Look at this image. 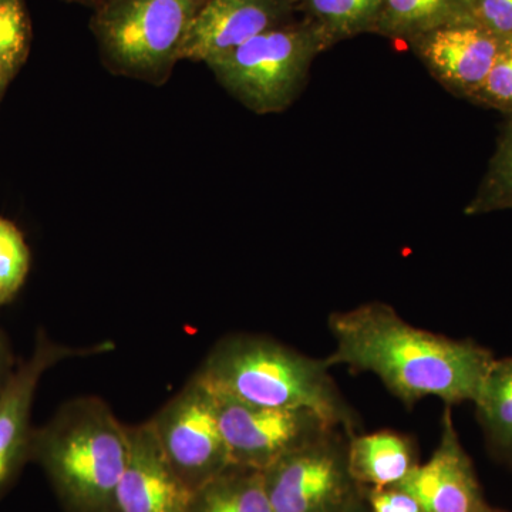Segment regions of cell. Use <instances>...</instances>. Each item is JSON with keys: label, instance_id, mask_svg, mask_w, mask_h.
I'll return each mask as SVG.
<instances>
[{"label": "cell", "instance_id": "1", "mask_svg": "<svg viewBox=\"0 0 512 512\" xmlns=\"http://www.w3.org/2000/svg\"><path fill=\"white\" fill-rule=\"evenodd\" d=\"M328 323L335 340L329 367L373 373L407 409L430 396L446 406L476 402L495 360L476 340L416 328L379 301L333 312Z\"/></svg>", "mask_w": 512, "mask_h": 512}, {"label": "cell", "instance_id": "2", "mask_svg": "<svg viewBox=\"0 0 512 512\" xmlns=\"http://www.w3.org/2000/svg\"><path fill=\"white\" fill-rule=\"evenodd\" d=\"M325 359L303 355L278 340L232 333L215 343L194 377L212 393L255 406L306 410L353 436L360 420Z\"/></svg>", "mask_w": 512, "mask_h": 512}, {"label": "cell", "instance_id": "3", "mask_svg": "<svg viewBox=\"0 0 512 512\" xmlns=\"http://www.w3.org/2000/svg\"><path fill=\"white\" fill-rule=\"evenodd\" d=\"M128 431L100 397L62 404L33 431L30 460L45 470L64 512H117Z\"/></svg>", "mask_w": 512, "mask_h": 512}, {"label": "cell", "instance_id": "4", "mask_svg": "<svg viewBox=\"0 0 512 512\" xmlns=\"http://www.w3.org/2000/svg\"><path fill=\"white\" fill-rule=\"evenodd\" d=\"M207 0H107L90 19L110 73L163 86L171 79L195 18Z\"/></svg>", "mask_w": 512, "mask_h": 512}, {"label": "cell", "instance_id": "5", "mask_svg": "<svg viewBox=\"0 0 512 512\" xmlns=\"http://www.w3.org/2000/svg\"><path fill=\"white\" fill-rule=\"evenodd\" d=\"M330 47L318 26L295 19L205 64L248 110L282 113L302 93L316 57Z\"/></svg>", "mask_w": 512, "mask_h": 512}, {"label": "cell", "instance_id": "6", "mask_svg": "<svg viewBox=\"0 0 512 512\" xmlns=\"http://www.w3.org/2000/svg\"><path fill=\"white\" fill-rule=\"evenodd\" d=\"M165 460L194 493L232 466L214 400L192 376L150 420Z\"/></svg>", "mask_w": 512, "mask_h": 512}, {"label": "cell", "instance_id": "7", "mask_svg": "<svg viewBox=\"0 0 512 512\" xmlns=\"http://www.w3.org/2000/svg\"><path fill=\"white\" fill-rule=\"evenodd\" d=\"M348 439L342 430L288 454L265 471L274 512H339L359 490L348 468Z\"/></svg>", "mask_w": 512, "mask_h": 512}, {"label": "cell", "instance_id": "8", "mask_svg": "<svg viewBox=\"0 0 512 512\" xmlns=\"http://www.w3.org/2000/svg\"><path fill=\"white\" fill-rule=\"evenodd\" d=\"M211 394L232 466L265 473L288 454L333 429L306 410L255 406Z\"/></svg>", "mask_w": 512, "mask_h": 512}, {"label": "cell", "instance_id": "9", "mask_svg": "<svg viewBox=\"0 0 512 512\" xmlns=\"http://www.w3.org/2000/svg\"><path fill=\"white\" fill-rule=\"evenodd\" d=\"M114 345L103 342L90 348H72L55 342L39 330L32 353L16 366L8 383L0 390V495L19 476L30 460L32 447V407L37 387L50 369L74 357L110 352Z\"/></svg>", "mask_w": 512, "mask_h": 512}, {"label": "cell", "instance_id": "10", "mask_svg": "<svg viewBox=\"0 0 512 512\" xmlns=\"http://www.w3.org/2000/svg\"><path fill=\"white\" fill-rule=\"evenodd\" d=\"M503 40L471 22L429 30L406 45L443 89L470 101L493 69Z\"/></svg>", "mask_w": 512, "mask_h": 512}, {"label": "cell", "instance_id": "11", "mask_svg": "<svg viewBox=\"0 0 512 512\" xmlns=\"http://www.w3.org/2000/svg\"><path fill=\"white\" fill-rule=\"evenodd\" d=\"M296 0H207L192 23L181 59L207 63L296 19Z\"/></svg>", "mask_w": 512, "mask_h": 512}, {"label": "cell", "instance_id": "12", "mask_svg": "<svg viewBox=\"0 0 512 512\" xmlns=\"http://www.w3.org/2000/svg\"><path fill=\"white\" fill-rule=\"evenodd\" d=\"M399 487L426 512H481L487 507L476 468L454 426L451 406H446L441 419L436 450Z\"/></svg>", "mask_w": 512, "mask_h": 512}, {"label": "cell", "instance_id": "13", "mask_svg": "<svg viewBox=\"0 0 512 512\" xmlns=\"http://www.w3.org/2000/svg\"><path fill=\"white\" fill-rule=\"evenodd\" d=\"M128 457L117 512H187L192 491L165 460L150 423L127 426Z\"/></svg>", "mask_w": 512, "mask_h": 512}, {"label": "cell", "instance_id": "14", "mask_svg": "<svg viewBox=\"0 0 512 512\" xmlns=\"http://www.w3.org/2000/svg\"><path fill=\"white\" fill-rule=\"evenodd\" d=\"M417 448L406 434L383 430L348 439V468L357 487H397L419 466Z\"/></svg>", "mask_w": 512, "mask_h": 512}, {"label": "cell", "instance_id": "15", "mask_svg": "<svg viewBox=\"0 0 512 512\" xmlns=\"http://www.w3.org/2000/svg\"><path fill=\"white\" fill-rule=\"evenodd\" d=\"M471 22L474 0H386L375 35L406 43L441 26Z\"/></svg>", "mask_w": 512, "mask_h": 512}, {"label": "cell", "instance_id": "16", "mask_svg": "<svg viewBox=\"0 0 512 512\" xmlns=\"http://www.w3.org/2000/svg\"><path fill=\"white\" fill-rule=\"evenodd\" d=\"M474 404L491 457L512 468V356L494 360Z\"/></svg>", "mask_w": 512, "mask_h": 512}, {"label": "cell", "instance_id": "17", "mask_svg": "<svg viewBox=\"0 0 512 512\" xmlns=\"http://www.w3.org/2000/svg\"><path fill=\"white\" fill-rule=\"evenodd\" d=\"M187 512H274L261 471L231 466L191 495Z\"/></svg>", "mask_w": 512, "mask_h": 512}, {"label": "cell", "instance_id": "18", "mask_svg": "<svg viewBox=\"0 0 512 512\" xmlns=\"http://www.w3.org/2000/svg\"><path fill=\"white\" fill-rule=\"evenodd\" d=\"M386 0H296L302 19L318 26L330 46L375 33Z\"/></svg>", "mask_w": 512, "mask_h": 512}, {"label": "cell", "instance_id": "19", "mask_svg": "<svg viewBox=\"0 0 512 512\" xmlns=\"http://www.w3.org/2000/svg\"><path fill=\"white\" fill-rule=\"evenodd\" d=\"M508 210H512V114L505 116L493 157L464 212L476 217Z\"/></svg>", "mask_w": 512, "mask_h": 512}, {"label": "cell", "instance_id": "20", "mask_svg": "<svg viewBox=\"0 0 512 512\" xmlns=\"http://www.w3.org/2000/svg\"><path fill=\"white\" fill-rule=\"evenodd\" d=\"M32 29L23 0H0V84L8 87L29 55Z\"/></svg>", "mask_w": 512, "mask_h": 512}, {"label": "cell", "instance_id": "21", "mask_svg": "<svg viewBox=\"0 0 512 512\" xmlns=\"http://www.w3.org/2000/svg\"><path fill=\"white\" fill-rule=\"evenodd\" d=\"M30 269V251L20 229L0 217V309L16 298Z\"/></svg>", "mask_w": 512, "mask_h": 512}, {"label": "cell", "instance_id": "22", "mask_svg": "<svg viewBox=\"0 0 512 512\" xmlns=\"http://www.w3.org/2000/svg\"><path fill=\"white\" fill-rule=\"evenodd\" d=\"M470 103L512 114V39H504L487 79Z\"/></svg>", "mask_w": 512, "mask_h": 512}, {"label": "cell", "instance_id": "23", "mask_svg": "<svg viewBox=\"0 0 512 512\" xmlns=\"http://www.w3.org/2000/svg\"><path fill=\"white\" fill-rule=\"evenodd\" d=\"M474 22L501 39H512V0H474Z\"/></svg>", "mask_w": 512, "mask_h": 512}, {"label": "cell", "instance_id": "24", "mask_svg": "<svg viewBox=\"0 0 512 512\" xmlns=\"http://www.w3.org/2000/svg\"><path fill=\"white\" fill-rule=\"evenodd\" d=\"M362 493L372 512H426L419 501L399 485L387 488H365Z\"/></svg>", "mask_w": 512, "mask_h": 512}, {"label": "cell", "instance_id": "25", "mask_svg": "<svg viewBox=\"0 0 512 512\" xmlns=\"http://www.w3.org/2000/svg\"><path fill=\"white\" fill-rule=\"evenodd\" d=\"M16 366L18 365H16L8 339H6L3 330L0 329V390L8 383L9 377L12 376Z\"/></svg>", "mask_w": 512, "mask_h": 512}, {"label": "cell", "instance_id": "26", "mask_svg": "<svg viewBox=\"0 0 512 512\" xmlns=\"http://www.w3.org/2000/svg\"><path fill=\"white\" fill-rule=\"evenodd\" d=\"M340 512H372L370 511L369 505H367V501L365 495H363L362 490H357L355 494L352 495V498L345 504V507L340 510Z\"/></svg>", "mask_w": 512, "mask_h": 512}, {"label": "cell", "instance_id": "27", "mask_svg": "<svg viewBox=\"0 0 512 512\" xmlns=\"http://www.w3.org/2000/svg\"><path fill=\"white\" fill-rule=\"evenodd\" d=\"M64 2L76 3V5L86 6L92 10L99 8L107 0H64Z\"/></svg>", "mask_w": 512, "mask_h": 512}, {"label": "cell", "instance_id": "28", "mask_svg": "<svg viewBox=\"0 0 512 512\" xmlns=\"http://www.w3.org/2000/svg\"><path fill=\"white\" fill-rule=\"evenodd\" d=\"M481 512H507L504 510H498V508L490 507V505H487V507L484 508Z\"/></svg>", "mask_w": 512, "mask_h": 512}, {"label": "cell", "instance_id": "29", "mask_svg": "<svg viewBox=\"0 0 512 512\" xmlns=\"http://www.w3.org/2000/svg\"><path fill=\"white\" fill-rule=\"evenodd\" d=\"M6 87H3L2 84H0V99H2L3 93H5Z\"/></svg>", "mask_w": 512, "mask_h": 512}, {"label": "cell", "instance_id": "30", "mask_svg": "<svg viewBox=\"0 0 512 512\" xmlns=\"http://www.w3.org/2000/svg\"><path fill=\"white\" fill-rule=\"evenodd\" d=\"M340 512V511H339Z\"/></svg>", "mask_w": 512, "mask_h": 512}]
</instances>
